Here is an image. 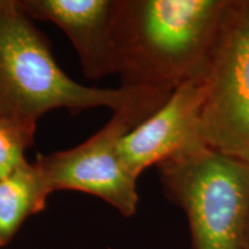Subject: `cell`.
<instances>
[{
	"instance_id": "6da1fadb",
	"label": "cell",
	"mask_w": 249,
	"mask_h": 249,
	"mask_svg": "<svg viewBox=\"0 0 249 249\" xmlns=\"http://www.w3.org/2000/svg\"><path fill=\"white\" fill-rule=\"evenodd\" d=\"M227 0H116L111 35L121 86L172 92L200 79Z\"/></svg>"
},
{
	"instance_id": "7a4b0ae2",
	"label": "cell",
	"mask_w": 249,
	"mask_h": 249,
	"mask_svg": "<svg viewBox=\"0 0 249 249\" xmlns=\"http://www.w3.org/2000/svg\"><path fill=\"white\" fill-rule=\"evenodd\" d=\"M141 90L80 85L61 70L50 40L18 0H0V116L37 126L57 108L73 116L96 107L114 112Z\"/></svg>"
},
{
	"instance_id": "3957f363",
	"label": "cell",
	"mask_w": 249,
	"mask_h": 249,
	"mask_svg": "<svg viewBox=\"0 0 249 249\" xmlns=\"http://www.w3.org/2000/svg\"><path fill=\"white\" fill-rule=\"evenodd\" d=\"M156 167L164 194L186 214L192 249H242L249 163L204 147Z\"/></svg>"
},
{
	"instance_id": "277c9868",
	"label": "cell",
	"mask_w": 249,
	"mask_h": 249,
	"mask_svg": "<svg viewBox=\"0 0 249 249\" xmlns=\"http://www.w3.org/2000/svg\"><path fill=\"white\" fill-rule=\"evenodd\" d=\"M172 92L142 89L81 144L48 155L37 154L34 163L50 192L86 193L105 201L124 217L134 216L140 201L138 179L124 167L119 145L121 140L155 113Z\"/></svg>"
},
{
	"instance_id": "5b68a950",
	"label": "cell",
	"mask_w": 249,
	"mask_h": 249,
	"mask_svg": "<svg viewBox=\"0 0 249 249\" xmlns=\"http://www.w3.org/2000/svg\"><path fill=\"white\" fill-rule=\"evenodd\" d=\"M200 79L204 87L205 143L249 163V0H227Z\"/></svg>"
},
{
	"instance_id": "8992f818",
	"label": "cell",
	"mask_w": 249,
	"mask_h": 249,
	"mask_svg": "<svg viewBox=\"0 0 249 249\" xmlns=\"http://www.w3.org/2000/svg\"><path fill=\"white\" fill-rule=\"evenodd\" d=\"M203 99L201 79L185 82L121 140L120 158L134 178L169 158L208 147L202 130Z\"/></svg>"
},
{
	"instance_id": "52a82bcc",
	"label": "cell",
	"mask_w": 249,
	"mask_h": 249,
	"mask_svg": "<svg viewBox=\"0 0 249 249\" xmlns=\"http://www.w3.org/2000/svg\"><path fill=\"white\" fill-rule=\"evenodd\" d=\"M33 20L51 22L66 34L88 79L117 74L111 27L116 0H18Z\"/></svg>"
},
{
	"instance_id": "ba28073f",
	"label": "cell",
	"mask_w": 249,
	"mask_h": 249,
	"mask_svg": "<svg viewBox=\"0 0 249 249\" xmlns=\"http://www.w3.org/2000/svg\"><path fill=\"white\" fill-rule=\"evenodd\" d=\"M51 194L34 161L26 160L0 179V248L11 244L28 218L46 209Z\"/></svg>"
},
{
	"instance_id": "9c48e42d",
	"label": "cell",
	"mask_w": 249,
	"mask_h": 249,
	"mask_svg": "<svg viewBox=\"0 0 249 249\" xmlns=\"http://www.w3.org/2000/svg\"><path fill=\"white\" fill-rule=\"evenodd\" d=\"M37 126L0 116V179L26 160L24 151L35 142Z\"/></svg>"
},
{
	"instance_id": "30bf717a",
	"label": "cell",
	"mask_w": 249,
	"mask_h": 249,
	"mask_svg": "<svg viewBox=\"0 0 249 249\" xmlns=\"http://www.w3.org/2000/svg\"><path fill=\"white\" fill-rule=\"evenodd\" d=\"M242 249H249V216L247 220V225H246L244 240H242Z\"/></svg>"
}]
</instances>
